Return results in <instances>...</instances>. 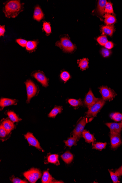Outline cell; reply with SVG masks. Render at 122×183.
Returning <instances> with one entry per match:
<instances>
[{
	"label": "cell",
	"mask_w": 122,
	"mask_h": 183,
	"mask_svg": "<svg viewBox=\"0 0 122 183\" xmlns=\"http://www.w3.org/2000/svg\"><path fill=\"white\" fill-rule=\"evenodd\" d=\"M105 12L107 14H113L114 12L112 4L108 2L106 4L105 8Z\"/></svg>",
	"instance_id": "cell-35"
},
{
	"label": "cell",
	"mask_w": 122,
	"mask_h": 183,
	"mask_svg": "<svg viewBox=\"0 0 122 183\" xmlns=\"http://www.w3.org/2000/svg\"><path fill=\"white\" fill-rule=\"evenodd\" d=\"M107 144L106 143H103L101 142H93L92 147L93 149L101 151L103 149H105Z\"/></svg>",
	"instance_id": "cell-30"
},
{
	"label": "cell",
	"mask_w": 122,
	"mask_h": 183,
	"mask_svg": "<svg viewBox=\"0 0 122 183\" xmlns=\"http://www.w3.org/2000/svg\"><path fill=\"white\" fill-rule=\"evenodd\" d=\"M3 12L5 16L9 18H15L24 10V4L20 1L12 0L4 3Z\"/></svg>",
	"instance_id": "cell-1"
},
{
	"label": "cell",
	"mask_w": 122,
	"mask_h": 183,
	"mask_svg": "<svg viewBox=\"0 0 122 183\" xmlns=\"http://www.w3.org/2000/svg\"><path fill=\"white\" fill-rule=\"evenodd\" d=\"M25 138L27 140L28 143H29L30 146L34 147L39 150L44 152V151L41 147L40 144L38 140L36 138L33 134L30 132H28L27 134L24 135Z\"/></svg>",
	"instance_id": "cell-7"
},
{
	"label": "cell",
	"mask_w": 122,
	"mask_h": 183,
	"mask_svg": "<svg viewBox=\"0 0 122 183\" xmlns=\"http://www.w3.org/2000/svg\"><path fill=\"white\" fill-rule=\"evenodd\" d=\"M104 17L105 18V23L107 25H112L116 22V18L113 15L109 14H105Z\"/></svg>",
	"instance_id": "cell-24"
},
{
	"label": "cell",
	"mask_w": 122,
	"mask_h": 183,
	"mask_svg": "<svg viewBox=\"0 0 122 183\" xmlns=\"http://www.w3.org/2000/svg\"><path fill=\"white\" fill-rule=\"evenodd\" d=\"M99 89L100 93L102 96V99L104 101L111 100L116 96V94L114 91L107 87L101 86Z\"/></svg>",
	"instance_id": "cell-6"
},
{
	"label": "cell",
	"mask_w": 122,
	"mask_h": 183,
	"mask_svg": "<svg viewBox=\"0 0 122 183\" xmlns=\"http://www.w3.org/2000/svg\"><path fill=\"white\" fill-rule=\"evenodd\" d=\"M11 133H9L3 127L2 125L0 126V139L4 142L7 140L10 136Z\"/></svg>",
	"instance_id": "cell-21"
},
{
	"label": "cell",
	"mask_w": 122,
	"mask_h": 183,
	"mask_svg": "<svg viewBox=\"0 0 122 183\" xmlns=\"http://www.w3.org/2000/svg\"><path fill=\"white\" fill-rule=\"evenodd\" d=\"M46 162L45 164L51 163L56 165H60L59 160V155L57 154H48L46 157Z\"/></svg>",
	"instance_id": "cell-17"
},
{
	"label": "cell",
	"mask_w": 122,
	"mask_h": 183,
	"mask_svg": "<svg viewBox=\"0 0 122 183\" xmlns=\"http://www.w3.org/2000/svg\"><path fill=\"white\" fill-rule=\"evenodd\" d=\"M62 160L67 164H70L73 160V156L69 151H66L61 156Z\"/></svg>",
	"instance_id": "cell-23"
},
{
	"label": "cell",
	"mask_w": 122,
	"mask_h": 183,
	"mask_svg": "<svg viewBox=\"0 0 122 183\" xmlns=\"http://www.w3.org/2000/svg\"><path fill=\"white\" fill-rule=\"evenodd\" d=\"M60 78L63 81L65 82V83H66L70 78V75L68 72L64 71L61 73Z\"/></svg>",
	"instance_id": "cell-34"
},
{
	"label": "cell",
	"mask_w": 122,
	"mask_h": 183,
	"mask_svg": "<svg viewBox=\"0 0 122 183\" xmlns=\"http://www.w3.org/2000/svg\"><path fill=\"white\" fill-rule=\"evenodd\" d=\"M100 98L95 97L91 89H90L86 95L84 100V104L88 108L99 100Z\"/></svg>",
	"instance_id": "cell-8"
},
{
	"label": "cell",
	"mask_w": 122,
	"mask_h": 183,
	"mask_svg": "<svg viewBox=\"0 0 122 183\" xmlns=\"http://www.w3.org/2000/svg\"><path fill=\"white\" fill-rule=\"evenodd\" d=\"M110 138L111 148L113 149H116L122 144L120 134L110 133Z\"/></svg>",
	"instance_id": "cell-9"
},
{
	"label": "cell",
	"mask_w": 122,
	"mask_h": 183,
	"mask_svg": "<svg viewBox=\"0 0 122 183\" xmlns=\"http://www.w3.org/2000/svg\"><path fill=\"white\" fill-rule=\"evenodd\" d=\"M10 181L13 183H28L26 180H23L18 178H15V176H12L10 178Z\"/></svg>",
	"instance_id": "cell-36"
},
{
	"label": "cell",
	"mask_w": 122,
	"mask_h": 183,
	"mask_svg": "<svg viewBox=\"0 0 122 183\" xmlns=\"http://www.w3.org/2000/svg\"><path fill=\"white\" fill-rule=\"evenodd\" d=\"M38 43V40L28 41L26 46V50L28 51L33 52L37 48Z\"/></svg>",
	"instance_id": "cell-22"
},
{
	"label": "cell",
	"mask_w": 122,
	"mask_h": 183,
	"mask_svg": "<svg viewBox=\"0 0 122 183\" xmlns=\"http://www.w3.org/2000/svg\"><path fill=\"white\" fill-rule=\"evenodd\" d=\"M105 103V101L100 98L98 101L89 108L88 111L86 112L87 117L93 118L96 117Z\"/></svg>",
	"instance_id": "cell-3"
},
{
	"label": "cell",
	"mask_w": 122,
	"mask_h": 183,
	"mask_svg": "<svg viewBox=\"0 0 122 183\" xmlns=\"http://www.w3.org/2000/svg\"><path fill=\"white\" fill-rule=\"evenodd\" d=\"M115 174H116L118 176H120L122 175V166L119 168L116 171H115Z\"/></svg>",
	"instance_id": "cell-42"
},
{
	"label": "cell",
	"mask_w": 122,
	"mask_h": 183,
	"mask_svg": "<svg viewBox=\"0 0 122 183\" xmlns=\"http://www.w3.org/2000/svg\"><path fill=\"white\" fill-rule=\"evenodd\" d=\"M44 17V15L42 12L41 9L38 6L35 7L34 9L33 18L34 20L40 22L43 19Z\"/></svg>",
	"instance_id": "cell-18"
},
{
	"label": "cell",
	"mask_w": 122,
	"mask_h": 183,
	"mask_svg": "<svg viewBox=\"0 0 122 183\" xmlns=\"http://www.w3.org/2000/svg\"><path fill=\"white\" fill-rule=\"evenodd\" d=\"M34 78L37 79L43 86L47 87L48 86V79L43 72L37 71L33 74Z\"/></svg>",
	"instance_id": "cell-11"
},
{
	"label": "cell",
	"mask_w": 122,
	"mask_h": 183,
	"mask_svg": "<svg viewBox=\"0 0 122 183\" xmlns=\"http://www.w3.org/2000/svg\"><path fill=\"white\" fill-rule=\"evenodd\" d=\"M25 84L26 85L27 93V102L29 103L31 99L35 96L37 92V87L31 80H27Z\"/></svg>",
	"instance_id": "cell-5"
},
{
	"label": "cell",
	"mask_w": 122,
	"mask_h": 183,
	"mask_svg": "<svg viewBox=\"0 0 122 183\" xmlns=\"http://www.w3.org/2000/svg\"><path fill=\"white\" fill-rule=\"evenodd\" d=\"M43 30L46 33L47 36H49L51 33V24L49 23L44 22L43 24Z\"/></svg>",
	"instance_id": "cell-31"
},
{
	"label": "cell",
	"mask_w": 122,
	"mask_h": 183,
	"mask_svg": "<svg viewBox=\"0 0 122 183\" xmlns=\"http://www.w3.org/2000/svg\"><path fill=\"white\" fill-rule=\"evenodd\" d=\"M78 141L77 139L73 137L68 138V139L64 142L65 143V146L71 148L73 146H76Z\"/></svg>",
	"instance_id": "cell-27"
},
{
	"label": "cell",
	"mask_w": 122,
	"mask_h": 183,
	"mask_svg": "<svg viewBox=\"0 0 122 183\" xmlns=\"http://www.w3.org/2000/svg\"><path fill=\"white\" fill-rule=\"evenodd\" d=\"M109 173L110 174L111 178H112L113 182L114 183H120V181H118V176L115 174V173H114L110 170H109Z\"/></svg>",
	"instance_id": "cell-37"
},
{
	"label": "cell",
	"mask_w": 122,
	"mask_h": 183,
	"mask_svg": "<svg viewBox=\"0 0 122 183\" xmlns=\"http://www.w3.org/2000/svg\"><path fill=\"white\" fill-rule=\"evenodd\" d=\"M1 125L3 126L8 133H11L12 131L15 129V126L14 122L8 119H4L1 121Z\"/></svg>",
	"instance_id": "cell-14"
},
{
	"label": "cell",
	"mask_w": 122,
	"mask_h": 183,
	"mask_svg": "<svg viewBox=\"0 0 122 183\" xmlns=\"http://www.w3.org/2000/svg\"><path fill=\"white\" fill-rule=\"evenodd\" d=\"M97 41L102 46H104L108 42L107 37L105 35L99 36L97 39Z\"/></svg>",
	"instance_id": "cell-33"
},
{
	"label": "cell",
	"mask_w": 122,
	"mask_h": 183,
	"mask_svg": "<svg viewBox=\"0 0 122 183\" xmlns=\"http://www.w3.org/2000/svg\"><path fill=\"white\" fill-rule=\"evenodd\" d=\"M16 41L17 43L19 45L23 47H26V44H27L28 42L26 40L21 39H17Z\"/></svg>",
	"instance_id": "cell-39"
},
{
	"label": "cell",
	"mask_w": 122,
	"mask_h": 183,
	"mask_svg": "<svg viewBox=\"0 0 122 183\" xmlns=\"http://www.w3.org/2000/svg\"><path fill=\"white\" fill-rule=\"evenodd\" d=\"M111 52L107 49L103 48L101 50V53L104 58L108 57L111 55Z\"/></svg>",
	"instance_id": "cell-38"
},
{
	"label": "cell",
	"mask_w": 122,
	"mask_h": 183,
	"mask_svg": "<svg viewBox=\"0 0 122 183\" xmlns=\"http://www.w3.org/2000/svg\"><path fill=\"white\" fill-rule=\"evenodd\" d=\"M17 101L15 99L7 98H1L0 101V106L1 108L9 106L12 105H16Z\"/></svg>",
	"instance_id": "cell-16"
},
{
	"label": "cell",
	"mask_w": 122,
	"mask_h": 183,
	"mask_svg": "<svg viewBox=\"0 0 122 183\" xmlns=\"http://www.w3.org/2000/svg\"><path fill=\"white\" fill-rule=\"evenodd\" d=\"M62 106H56L48 114V117L50 118H54L57 115L62 113Z\"/></svg>",
	"instance_id": "cell-25"
},
{
	"label": "cell",
	"mask_w": 122,
	"mask_h": 183,
	"mask_svg": "<svg viewBox=\"0 0 122 183\" xmlns=\"http://www.w3.org/2000/svg\"><path fill=\"white\" fill-rule=\"evenodd\" d=\"M41 182L43 183H63L62 181L55 180L50 175L48 170L44 172L42 177Z\"/></svg>",
	"instance_id": "cell-13"
},
{
	"label": "cell",
	"mask_w": 122,
	"mask_h": 183,
	"mask_svg": "<svg viewBox=\"0 0 122 183\" xmlns=\"http://www.w3.org/2000/svg\"><path fill=\"white\" fill-rule=\"evenodd\" d=\"M9 119L13 122H18L22 120V119H20L13 112H8L7 113Z\"/></svg>",
	"instance_id": "cell-28"
},
{
	"label": "cell",
	"mask_w": 122,
	"mask_h": 183,
	"mask_svg": "<svg viewBox=\"0 0 122 183\" xmlns=\"http://www.w3.org/2000/svg\"><path fill=\"white\" fill-rule=\"evenodd\" d=\"M82 135L83 137L85 140L86 142L88 143L94 142L96 140L94 135L91 134L88 131L84 130L82 132Z\"/></svg>",
	"instance_id": "cell-20"
},
{
	"label": "cell",
	"mask_w": 122,
	"mask_h": 183,
	"mask_svg": "<svg viewBox=\"0 0 122 183\" xmlns=\"http://www.w3.org/2000/svg\"><path fill=\"white\" fill-rule=\"evenodd\" d=\"M107 1L106 0L98 1L97 12L99 15L103 16L105 12V8Z\"/></svg>",
	"instance_id": "cell-15"
},
{
	"label": "cell",
	"mask_w": 122,
	"mask_h": 183,
	"mask_svg": "<svg viewBox=\"0 0 122 183\" xmlns=\"http://www.w3.org/2000/svg\"><path fill=\"white\" fill-rule=\"evenodd\" d=\"M111 119L116 122H119L122 120V114L119 112L112 113L110 115Z\"/></svg>",
	"instance_id": "cell-32"
},
{
	"label": "cell",
	"mask_w": 122,
	"mask_h": 183,
	"mask_svg": "<svg viewBox=\"0 0 122 183\" xmlns=\"http://www.w3.org/2000/svg\"><path fill=\"white\" fill-rule=\"evenodd\" d=\"M25 178L31 183H35L41 177V173L40 170L36 168H32L23 174Z\"/></svg>",
	"instance_id": "cell-4"
},
{
	"label": "cell",
	"mask_w": 122,
	"mask_h": 183,
	"mask_svg": "<svg viewBox=\"0 0 122 183\" xmlns=\"http://www.w3.org/2000/svg\"><path fill=\"white\" fill-rule=\"evenodd\" d=\"M106 125L110 129V133L120 134L122 130V121L121 122L106 123Z\"/></svg>",
	"instance_id": "cell-12"
},
{
	"label": "cell",
	"mask_w": 122,
	"mask_h": 183,
	"mask_svg": "<svg viewBox=\"0 0 122 183\" xmlns=\"http://www.w3.org/2000/svg\"><path fill=\"white\" fill-rule=\"evenodd\" d=\"M104 47L106 49H107L108 50H110L113 48L114 47L113 44L112 42L108 41L107 43L104 45Z\"/></svg>",
	"instance_id": "cell-40"
},
{
	"label": "cell",
	"mask_w": 122,
	"mask_h": 183,
	"mask_svg": "<svg viewBox=\"0 0 122 183\" xmlns=\"http://www.w3.org/2000/svg\"><path fill=\"white\" fill-rule=\"evenodd\" d=\"M115 28L113 25H106L101 27V31L103 35H107L109 36H112L113 34Z\"/></svg>",
	"instance_id": "cell-19"
},
{
	"label": "cell",
	"mask_w": 122,
	"mask_h": 183,
	"mask_svg": "<svg viewBox=\"0 0 122 183\" xmlns=\"http://www.w3.org/2000/svg\"><path fill=\"white\" fill-rule=\"evenodd\" d=\"M5 31V26L1 25L0 26V36H4Z\"/></svg>",
	"instance_id": "cell-41"
},
{
	"label": "cell",
	"mask_w": 122,
	"mask_h": 183,
	"mask_svg": "<svg viewBox=\"0 0 122 183\" xmlns=\"http://www.w3.org/2000/svg\"><path fill=\"white\" fill-rule=\"evenodd\" d=\"M68 102L70 105L74 107H76L83 105L81 99H70L68 100Z\"/></svg>",
	"instance_id": "cell-29"
},
{
	"label": "cell",
	"mask_w": 122,
	"mask_h": 183,
	"mask_svg": "<svg viewBox=\"0 0 122 183\" xmlns=\"http://www.w3.org/2000/svg\"><path fill=\"white\" fill-rule=\"evenodd\" d=\"M55 45L65 52H72L76 50V47L67 36L61 38L60 41L56 42Z\"/></svg>",
	"instance_id": "cell-2"
},
{
	"label": "cell",
	"mask_w": 122,
	"mask_h": 183,
	"mask_svg": "<svg viewBox=\"0 0 122 183\" xmlns=\"http://www.w3.org/2000/svg\"><path fill=\"white\" fill-rule=\"evenodd\" d=\"M78 64L81 69L84 71L88 68L89 60L87 58L78 60Z\"/></svg>",
	"instance_id": "cell-26"
},
{
	"label": "cell",
	"mask_w": 122,
	"mask_h": 183,
	"mask_svg": "<svg viewBox=\"0 0 122 183\" xmlns=\"http://www.w3.org/2000/svg\"><path fill=\"white\" fill-rule=\"evenodd\" d=\"M87 120V119L86 118L84 117L83 118V119L78 123L76 127L75 128V129L73 131L72 133L73 137L77 139L78 141H79L80 138H81V135H82V133H81V131L83 125L84 123Z\"/></svg>",
	"instance_id": "cell-10"
}]
</instances>
